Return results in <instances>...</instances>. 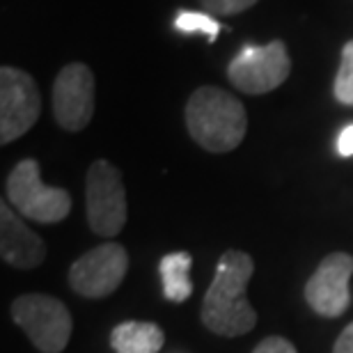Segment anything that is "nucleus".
<instances>
[{"mask_svg":"<svg viewBox=\"0 0 353 353\" xmlns=\"http://www.w3.org/2000/svg\"><path fill=\"white\" fill-rule=\"evenodd\" d=\"M255 273L248 252L228 250L218 259L216 275L202 301V323L211 333L239 337L257 326V312L245 296V287Z\"/></svg>","mask_w":353,"mask_h":353,"instance_id":"nucleus-1","label":"nucleus"},{"mask_svg":"<svg viewBox=\"0 0 353 353\" xmlns=\"http://www.w3.org/2000/svg\"><path fill=\"white\" fill-rule=\"evenodd\" d=\"M186 129L202 150L228 154L243 143L248 115L234 94L214 85H202L188 97Z\"/></svg>","mask_w":353,"mask_h":353,"instance_id":"nucleus-2","label":"nucleus"},{"mask_svg":"<svg viewBox=\"0 0 353 353\" xmlns=\"http://www.w3.org/2000/svg\"><path fill=\"white\" fill-rule=\"evenodd\" d=\"M5 193L12 207L34 223H60L72 211V195L65 188H55L41 181L39 163L34 159H23L14 165L7 176Z\"/></svg>","mask_w":353,"mask_h":353,"instance_id":"nucleus-3","label":"nucleus"},{"mask_svg":"<svg viewBox=\"0 0 353 353\" xmlns=\"http://www.w3.org/2000/svg\"><path fill=\"white\" fill-rule=\"evenodd\" d=\"M12 319L41 353H62L72 337L67 305L48 294H23L12 303Z\"/></svg>","mask_w":353,"mask_h":353,"instance_id":"nucleus-4","label":"nucleus"},{"mask_svg":"<svg viewBox=\"0 0 353 353\" xmlns=\"http://www.w3.org/2000/svg\"><path fill=\"white\" fill-rule=\"evenodd\" d=\"M88 223L97 236L112 239L126 225V188L122 172L110 161L99 159L90 165L85 179Z\"/></svg>","mask_w":353,"mask_h":353,"instance_id":"nucleus-5","label":"nucleus"},{"mask_svg":"<svg viewBox=\"0 0 353 353\" xmlns=\"http://www.w3.org/2000/svg\"><path fill=\"white\" fill-rule=\"evenodd\" d=\"M292 72L287 44L282 39L268 41L266 46H245L228 67V79L239 92L266 94L280 88Z\"/></svg>","mask_w":353,"mask_h":353,"instance_id":"nucleus-6","label":"nucleus"},{"mask_svg":"<svg viewBox=\"0 0 353 353\" xmlns=\"http://www.w3.org/2000/svg\"><path fill=\"white\" fill-rule=\"evenodd\" d=\"M41 115V94L23 69H0V143L10 145L32 129Z\"/></svg>","mask_w":353,"mask_h":353,"instance_id":"nucleus-7","label":"nucleus"},{"mask_svg":"<svg viewBox=\"0 0 353 353\" xmlns=\"http://www.w3.org/2000/svg\"><path fill=\"white\" fill-rule=\"evenodd\" d=\"M129 271V252L108 241L81 255L69 268V287L83 299H105L117 292Z\"/></svg>","mask_w":353,"mask_h":353,"instance_id":"nucleus-8","label":"nucleus"},{"mask_svg":"<svg viewBox=\"0 0 353 353\" xmlns=\"http://www.w3.org/2000/svg\"><path fill=\"white\" fill-rule=\"evenodd\" d=\"M53 117L60 129L79 133L94 115V74L83 62L62 67L53 83Z\"/></svg>","mask_w":353,"mask_h":353,"instance_id":"nucleus-9","label":"nucleus"},{"mask_svg":"<svg viewBox=\"0 0 353 353\" xmlns=\"http://www.w3.org/2000/svg\"><path fill=\"white\" fill-rule=\"evenodd\" d=\"M353 275V255L330 252L321 259L305 285V301L319 316H340L351 305L349 280Z\"/></svg>","mask_w":353,"mask_h":353,"instance_id":"nucleus-10","label":"nucleus"},{"mask_svg":"<svg viewBox=\"0 0 353 353\" xmlns=\"http://www.w3.org/2000/svg\"><path fill=\"white\" fill-rule=\"evenodd\" d=\"M0 255L3 262L21 271L37 268L46 259V243L10 209L0 204Z\"/></svg>","mask_w":353,"mask_h":353,"instance_id":"nucleus-11","label":"nucleus"},{"mask_svg":"<svg viewBox=\"0 0 353 353\" xmlns=\"http://www.w3.org/2000/svg\"><path fill=\"white\" fill-rule=\"evenodd\" d=\"M163 344V328L154 321H124L110 333V347L115 353H159Z\"/></svg>","mask_w":353,"mask_h":353,"instance_id":"nucleus-12","label":"nucleus"},{"mask_svg":"<svg viewBox=\"0 0 353 353\" xmlns=\"http://www.w3.org/2000/svg\"><path fill=\"white\" fill-rule=\"evenodd\" d=\"M190 266H193V257L188 252H170L161 259L159 271L163 280V294L170 303H183L193 294V285L188 280Z\"/></svg>","mask_w":353,"mask_h":353,"instance_id":"nucleus-13","label":"nucleus"},{"mask_svg":"<svg viewBox=\"0 0 353 353\" xmlns=\"http://www.w3.org/2000/svg\"><path fill=\"white\" fill-rule=\"evenodd\" d=\"M174 28L183 34H193V32H202L207 34L209 41H216L218 32H221V23L211 17V14L204 12H179L174 19Z\"/></svg>","mask_w":353,"mask_h":353,"instance_id":"nucleus-14","label":"nucleus"},{"mask_svg":"<svg viewBox=\"0 0 353 353\" xmlns=\"http://www.w3.org/2000/svg\"><path fill=\"white\" fill-rule=\"evenodd\" d=\"M333 94L340 103L353 105V39L347 41L342 48V60L333 83Z\"/></svg>","mask_w":353,"mask_h":353,"instance_id":"nucleus-15","label":"nucleus"},{"mask_svg":"<svg viewBox=\"0 0 353 353\" xmlns=\"http://www.w3.org/2000/svg\"><path fill=\"white\" fill-rule=\"evenodd\" d=\"M200 3L211 17H234V14L248 12L259 0H200Z\"/></svg>","mask_w":353,"mask_h":353,"instance_id":"nucleus-16","label":"nucleus"},{"mask_svg":"<svg viewBox=\"0 0 353 353\" xmlns=\"http://www.w3.org/2000/svg\"><path fill=\"white\" fill-rule=\"evenodd\" d=\"M252 353H299V351H296L294 344L289 340H285V337L271 335V337H266V340L259 342Z\"/></svg>","mask_w":353,"mask_h":353,"instance_id":"nucleus-17","label":"nucleus"},{"mask_svg":"<svg viewBox=\"0 0 353 353\" xmlns=\"http://www.w3.org/2000/svg\"><path fill=\"white\" fill-rule=\"evenodd\" d=\"M333 353H353V321L342 330L340 337H337Z\"/></svg>","mask_w":353,"mask_h":353,"instance_id":"nucleus-18","label":"nucleus"},{"mask_svg":"<svg viewBox=\"0 0 353 353\" xmlns=\"http://www.w3.org/2000/svg\"><path fill=\"white\" fill-rule=\"evenodd\" d=\"M337 152H340V157H353V124H349L340 133V138H337Z\"/></svg>","mask_w":353,"mask_h":353,"instance_id":"nucleus-19","label":"nucleus"}]
</instances>
